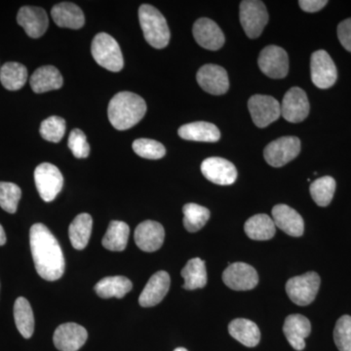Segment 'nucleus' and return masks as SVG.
<instances>
[{"instance_id":"1","label":"nucleus","mask_w":351,"mask_h":351,"mask_svg":"<svg viewBox=\"0 0 351 351\" xmlns=\"http://www.w3.org/2000/svg\"><path fill=\"white\" fill-rule=\"evenodd\" d=\"M29 244L38 276L47 281L61 278L66 265L64 254L49 228L43 223H34L29 232Z\"/></svg>"},{"instance_id":"2","label":"nucleus","mask_w":351,"mask_h":351,"mask_svg":"<svg viewBox=\"0 0 351 351\" xmlns=\"http://www.w3.org/2000/svg\"><path fill=\"white\" fill-rule=\"evenodd\" d=\"M147 104L142 97L132 92H120L108 104V117L117 130H128L144 119Z\"/></svg>"},{"instance_id":"3","label":"nucleus","mask_w":351,"mask_h":351,"mask_svg":"<svg viewBox=\"0 0 351 351\" xmlns=\"http://www.w3.org/2000/svg\"><path fill=\"white\" fill-rule=\"evenodd\" d=\"M138 20L147 43L156 49H162L170 40V29L162 14L156 7L143 4L138 8Z\"/></svg>"},{"instance_id":"4","label":"nucleus","mask_w":351,"mask_h":351,"mask_svg":"<svg viewBox=\"0 0 351 351\" xmlns=\"http://www.w3.org/2000/svg\"><path fill=\"white\" fill-rule=\"evenodd\" d=\"M91 53L97 64L108 71L117 73L123 69V55L119 44L106 32H101L95 36L92 41Z\"/></svg>"},{"instance_id":"5","label":"nucleus","mask_w":351,"mask_h":351,"mask_svg":"<svg viewBox=\"0 0 351 351\" xmlns=\"http://www.w3.org/2000/svg\"><path fill=\"white\" fill-rule=\"evenodd\" d=\"M320 283V277L316 272H306L302 276L289 279L286 283V292L294 304L301 306H308L315 300Z\"/></svg>"},{"instance_id":"6","label":"nucleus","mask_w":351,"mask_h":351,"mask_svg":"<svg viewBox=\"0 0 351 351\" xmlns=\"http://www.w3.org/2000/svg\"><path fill=\"white\" fill-rule=\"evenodd\" d=\"M240 23L249 38H257L269 22V14L260 0H244L240 3Z\"/></svg>"},{"instance_id":"7","label":"nucleus","mask_w":351,"mask_h":351,"mask_svg":"<svg viewBox=\"0 0 351 351\" xmlns=\"http://www.w3.org/2000/svg\"><path fill=\"white\" fill-rule=\"evenodd\" d=\"M34 181L39 195L45 202L54 200L64 186L61 171L51 163H41L36 168Z\"/></svg>"},{"instance_id":"8","label":"nucleus","mask_w":351,"mask_h":351,"mask_svg":"<svg viewBox=\"0 0 351 351\" xmlns=\"http://www.w3.org/2000/svg\"><path fill=\"white\" fill-rule=\"evenodd\" d=\"M301 141L297 137L277 138L265 147L263 156L272 167L279 168L286 165L299 156Z\"/></svg>"},{"instance_id":"9","label":"nucleus","mask_w":351,"mask_h":351,"mask_svg":"<svg viewBox=\"0 0 351 351\" xmlns=\"http://www.w3.org/2000/svg\"><path fill=\"white\" fill-rule=\"evenodd\" d=\"M249 112L254 123L258 128H265L280 117V104L274 97L254 95L248 101Z\"/></svg>"},{"instance_id":"10","label":"nucleus","mask_w":351,"mask_h":351,"mask_svg":"<svg viewBox=\"0 0 351 351\" xmlns=\"http://www.w3.org/2000/svg\"><path fill=\"white\" fill-rule=\"evenodd\" d=\"M258 66L265 75L280 80L288 75L289 58L283 48L269 45L263 48L258 59Z\"/></svg>"},{"instance_id":"11","label":"nucleus","mask_w":351,"mask_h":351,"mask_svg":"<svg viewBox=\"0 0 351 351\" xmlns=\"http://www.w3.org/2000/svg\"><path fill=\"white\" fill-rule=\"evenodd\" d=\"M311 71L313 84L320 89L332 87L338 78L336 64L324 50L316 51L311 55Z\"/></svg>"},{"instance_id":"12","label":"nucleus","mask_w":351,"mask_h":351,"mask_svg":"<svg viewBox=\"0 0 351 351\" xmlns=\"http://www.w3.org/2000/svg\"><path fill=\"white\" fill-rule=\"evenodd\" d=\"M223 281L234 291L252 290L258 285V272L248 263H230L223 271Z\"/></svg>"},{"instance_id":"13","label":"nucleus","mask_w":351,"mask_h":351,"mask_svg":"<svg viewBox=\"0 0 351 351\" xmlns=\"http://www.w3.org/2000/svg\"><path fill=\"white\" fill-rule=\"evenodd\" d=\"M281 115L291 123H299L308 117L309 101L306 92L299 87H293L284 96L280 105Z\"/></svg>"},{"instance_id":"14","label":"nucleus","mask_w":351,"mask_h":351,"mask_svg":"<svg viewBox=\"0 0 351 351\" xmlns=\"http://www.w3.org/2000/svg\"><path fill=\"white\" fill-rule=\"evenodd\" d=\"M201 172L208 181L230 186L237 179V170L232 162L221 157H209L201 164Z\"/></svg>"},{"instance_id":"15","label":"nucleus","mask_w":351,"mask_h":351,"mask_svg":"<svg viewBox=\"0 0 351 351\" xmlns=\"http://www.w3.org/2000/svg\"><path fill=\"white\" fill-rule=\"evenodd\" d=\"M199 86L207 93L223 95L230 88L228 73L218 64H205L201 66L196 75Z\"/></svg>"},{"instance_id":"16","label":"nucleus","mask_w":351,"mask_h":351,"mask_svg":"<svg viewBox=\"0 0 351 351\" xmlns=\"http://www.w3.org/2000/svg\"><path fill=\"white\" fill-rule=\"evenodd\" d=\"M88 332L76 323H64L57 328L53 341L60 351H77L84 346Z\"/></svg>"},{"instance_id":"17","label":"nucleus","mask_w":351,"mask_h":351,"mask_svg":"<svg viewBox=\"0 0 351 351\" xmlns=\"http://www.w3.org/2000/svg\"><path fill=\"white\" fill-rule=\"evenodd\" d=\"M17 22L32 38H41L49 25L45 10L36 6L22 7L18 12Z\"/></svg>"},{"instance_id":"18","label":"nucleus","mask_w":351,"mask_h":351,"mask_svg":"<svg viewBox=\"0 0 351 351\" xmlns=\"http://www.w3.org/2000/svg\"><path fill=\"white\" fill-rule=\"evenodd\" d=\"M193 38L201 47L207 50L221 49L225 44V36L214 21L200 18L193 25Z\"/></svg>"},{"instance_id":"19","label":"nucleus","mask_w":351,"mask_h":351,"mask_svg":"<svg viewBox=\"0 0 351 351\" xmlns=\"http://www.w3.org/2000/svg\"><path fill=\"white\" fill-rule=\"evenodd\" d=\"M134 239L141 250L152 253L162 247L165 230L162 225L157 221H145L136 228Z\"/></svg>"},{"instance_id":"20","label":"nucleus","mask_w":351,"mask_h":351,"mask_svg":"<svg viewBox=\"0 0 351 351\" xmlns=\"http://www.w3.org/2000/svg\"><path fill=\"white\" fill-rule=\"evenodd\" d=\"M170 284L171 279L168 272L160 270L154 274L138 298L140 306L152 307L158 304L167 295Z\"/></svg>"},{"instance_id":"21","label":"nucleus","mask_w":351,"mask_h":351,"mask_svg":"<svg viewBox=\"0 0 351 351\" xmlns=\"http://www.w3.org/2000/svg\"><path fill=\"white\" fill-rule=\"evenodd\" d=\"M271 213L276 226L282 232L293 237H300L304 234V219L293 208L285 204H278L272 208Z\"/></svg>"},{"instance_id":"22","label":"nucleus","mask_w":351,"mask_h":351,"mask_svg":"<svg viewBox=\"0 0 351 351\" xmlns=\"http://www.w3.org/2000/svg\"><path fill=\"white\" fill-rule=\"evenodd\" d=\"M283 332L292 348L301 351L306 348V339L311 335V322L301 314H292L286 318Z\"/></svg>"},{"instance_id":"23","label":"nucleus","mask_w":351,"mask_h":351,"mask_svg":"<svg viewBox=\"0 0 351 351\" xmlns=\"http://www.w3.org/2000/svg\"><path fill=\"white\" fill-rule=\"evenodd\" d=\"M51 16L60 27L80 29L85 24L84 14L82 9L71 2L56 4L51 10Z\"/></svg>"},{"instance_id":"24","label":"nucleus","mask_w":351,"mask_h":351,"mask_svg":"<svg viewBox=\"0 0 351 351\" xmlns=\"http://www.w3.org/2000/svg\"><path fill=\"white\" fill-rule=\"evenodd\" d=\"M29 83L34 92L41 94L60 89L63 86L64 80L59 69L53 66H43L32 73Z\"/></svg>"},{"instance_id":"25","label":"nucleus","mask_w":351,"mask_h":351,"mask_svg":"<svg viewBox=\"0 0 351 351\" xmlns=\"http://www.w3.org/2000/svg\"><path fill=\"white\" fill-rule=\"evenodd\" d=\"M178 134L184 140L195 142L216 143L221 138L218 127L205 121L193 122L182 125L178 130Z\"/></svg>"},{"instance_id":"26","label":"nucleus","mask_w":351,"mask_h":351,"mask_svg":"<svg viewBox=\"0 0 351 351\" xmlns=\"http://www.w3.org/2000/svg\"><path fill=\"white\" fill-rule=\"evenodd\" d=\"M228 332L232 338L248 348H254L260 343V329L253 321L244 318L232 320L228 325Z\"/></svg>"},{"instance_id":"27","label":"nucleus","mask_w":351,"mask_h":351,"mask_svg":"<svg viewBox=\"0 0 351 351\" xmlns=\"http://www.w3.org/2000/svg\"><path fill=\"white\" fill-rule=\"evenodd\" d=\"M93 219L89 214L77 215L71 221L69 228V237L71 243L76 250H83L86 248L91 237Z\"/></svg>"},{"instance_id":"28","label":"nucleus","mask_w":351,"mask_h":351,"mask_svg":"<svg viewBox=\"0 0 351 351\" xmlns=\"http://www.w3.org/2000/svg\"><path fill=\"white\" fill-rule=\"evenodd\" d=\"M133 284L125 276H108L101 279L95 285V292L101 299L117 298L122 299L130 292Z\"/></svg>"},{"instance_id":"29","label":"nucleus","mask_w":351,"mask_h":351,"mask_svg":"<svg viewBox=\"0 0 351 351\" xmlns=\"http://www.w3.org/2000/svg\"><path fill=\"white\" fill-rule=\"evenodd\" d=\"M244 230L249 239L265 241L271 239L276 235V226L269 215L258 214L251 217L245 223Z\"/></svg>"},{"instance_id":"30","label":"nucleus","mask_w":351,"mask_h":351,"mask_svg":"<svg viewBox=\"0 0 351 351\" xmlns=\"http://www.w3.org/2000/svg\"><path fill=\"white\" fill-rule=\"evenodd\" d=\"M181 276L186 290L204 288L207 284V271L204 261L199 258H191L182 269Z\"/></svg>"},{"instance_id":"31","label":"nucleus","mask_w":351,"mask_h":351,"mask_svg":"<svg viewBox=\"0 0 351 351\" xmlns=\"http://www.w3.org/2000/svg\"><path fill=\"white\" fill-rule=\"evenodd\" d=\"M130 228L124 221H112L101 244L110 251L121 252L125 250L128 243Z\"/></svg>"},{"instance_id":"32","label":"nucleus","mask_w":351,"mask_h":351,"mask_svg":"<svg viewBox=\"0 0 351 351\" xmlns=\"http://www.w3.org/2000/svg\"><path fill=\"white\" fill-rule=\"evenodd\" d=\"M14 319L16 326L25 339L32 338L34 331V316L29 302L20 297L14 304Z\"/></svg>"},{"instance_id":"33","label":"nucleus","mask_w":351,"mask_h":351,"mask_svg":"<svg viewBox=\"0 0 351 351\" xmlns=\"http://www.w3.org/2000/svg\"><path fill=\"white\" fill-rule=\"evenodd\" d=\"M27 80V69L24 64L9 62L0 69V82L10 91H17Z\"/></svg>"},{"instance_id":"34","label":"nucleus","mask_w":351,"mask_h":351,"mask_svg":"<svg viewBox=\"0 0 351 351\" xmlns=\"http://www.w3.org/2000/svg\"><path fill=\"white\" fill-rule=\"evenodd\" d=\"M184 212V226L189 232H197L210 219L209 210L195 203H188L182 208Z\"/></svg>"},{"instance_id":"35","label":"nucleus","mask_w":351,"mask_h":351,"mask_svg":"<svg viewBox=\"0 0 351 351\" xmlns=\"http://www.w3.org/2000/svg\"><path fill=\"white\" fill-rule=\"evenodd\" d=\"M311 197L314 202L320 207H326L331 203L334 197L335 191H336V181L334 178L326 177L319 178L315 180L311 184Z\"/></svg>"},{"instance_id":"36","label":"nucleus","mask_w":351,"mask_h":351,"mask_svg":"<svg viewBox=\"0 0 351 351\" xmlns=\"http://www.w3.org/2000/svg\"><path fill=\"white\" fill-rule=\"evenodd\" d=\"M22 197V191L13 182H0V207L7 213L17 211L18 204Z\"/></svg>"},{"instance_id":"37","label":"nucleus","mask_w":351,"mask_h":351,"mask_svg":"<svg viewBox=\"0 0 351 351\" xmlns=\"http://www.w3.org/2000/svg\"><path fill=\"white\" fill-rule=\"evenodd\" d=\"M39 132L44 140L59 143L66 133V120L60 117H48L43 120Z\"/></svg>"},{"instance_id":"38","label":"nucleus","mask_w":351,"mask_h":351,"mask_svg":"<svg viewBox=\"0 0 351 351\" xmlns=\"http://www.w3.org/2000/svg\"><path fill=\"white\" fill-rule=\"evenodd\" d=\"M132 147H133L134 152L143 158L156 160V159L162 158L166 154V149L164 145L156 140H151V138H138L133 143Z\"/></svg>"},{"instance_id":"39","label":"nucleus","mask_w":351,"mask_h":351,"mask_svg":"<svg viewBox=\"0 0 351 351\" xmlns=\"http://www.w3.org/2000/svg\"><path fill=\"white\" fill-rule=\"evenodd\" d=\"M334 341L339 351H351V316L343 315L337 321Z\"/></svg>"},{"instance_id":"40","label":"nucleus","mask_w":351,"mask_h":351,"mask_svg":"<svg viewBox=\"0 0 351 351\" xmlns=\"http://www.w3.org/2000/svg\"><path fill=\"white\" fill-rule=\"evenodd\" d=\"M69 147L76 158H86L90 154V145L86 135L80 129H73L69 134Z\"/></svg>"},{"instance_id":"41","label":"nucleus","mask_w":351,"mask_h":351,"mask_svg":"<svg viewBox=\"0 0 351 351\" xmlns=\"http://www.w3.org/2000/svg\"><path fill=\"white\" fill-rule=\"evenodd\" d=\"M338 38L341 45L351 53V18L339 25Z\"/></svg>"},{"instance_id":"42","label":"nucleus","mask_w":351,"mask_h":351,"mask_svg":"<svg viewBox=\"0 0 351 351\" xmlns=\"http://www.w3.org/2000/svg\"><path fill=\"white\" fill-rule=\"evenodd\" d=\"M327 3L326 0H300L299 1L302 10L309 13L317 12L323 7L326 6Z\"/></svg>"},{"instance_id":"43","label":"nucleus","mask_w":351,"mask_h":351,"mask_svg":"<svg viewBox=\"0 0 351 351\" xmlns=\"http://www.w3.org/2000/svg\"><path fill=\"white\" fill-rule=\"evenodd\" d=\"M6 243V234L3 228L0 225V246Z\"/></svg>"},{"instance_id":"44","label":"nucleus","mask_w":351,"mask_h":351,"mask_svg":"<svg viewBox=\"0 0 351 351\" xmlns=\"http://www.w3.org/2000/svg\"><path fill=\"white\" fill-rule=\"evenodd\" d=\"M174 351H189L188 350H186V348H176Z\"/></svg>"}]
</instances>
